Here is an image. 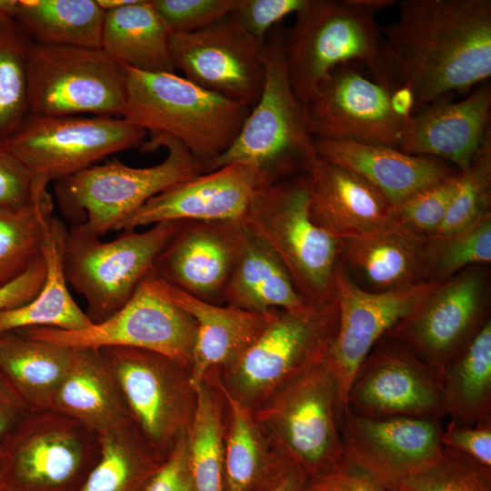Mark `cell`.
<instances>
[{
  "mask_svg": "<svg viewBox=\"0 0 491 491\" xmlns=\"http://www.w3.org/2000/svg\"><path fill=\"white\" fill-rule=\"evenodd\" d=\"M144 491H195L183 434L148 480Z\"/></svg>",
  "mask_w": 491,
  "mask_h": 491,
  "instance_id": "7dc6e473",
  "label": "cell"
},
{
  "mask_svg": "<svg viewBox=\"0 0 491 491\" xmlns=\"http://www.w3.org/2000/svg\"><path fill=\"white\" fill-rule=\"evenodd\" d=\"M165 285L171 299L196 324L190 367L191 383L195 389L208 372L224 366L250 346L276 311L256 313L227 305H215Z\"/></svg>",
  "mask_w": 491,
  "mask_h": 491,
  "instance_id": "83f0119b",
  "label": "cell"
},
{
  "mask_svg": "<svg viewBox=\"0 0 491 491\" xmlns=\"http://www.w3.org/2000/svg\"><path fill=\"white\" fill-rule=\"evenodd\" d=\"M248 236L241 220L185 221L157 256L154 272L167 285L215 305Z\"/></svg>",
  "mask_w": 491,
  "mask_h": 491,
  "instance_id": "44dd1931",
  "label": "cell"
},
{
  "mask_svg": "<svg viewBox=\"0 0 491 491\" xmlns=\"http://www.w3.org/2000/svg\"><path fill=\"white\" fill-rule=\"evenodd\" d=\"M336 298L277 309L255 341L214 372L224 389L255 410L290 380L322 362L338 328Z\"/></svg>",
  "mask_w": 491,
  "mask_h": 491,
  "instance_id": "5b68a950",
  "label": "cell"
},
{
  "mask_svg": "<svg viewBox=\"0 0 491 491\" xmlns=\"http://www.w3.org/2000/svg\"><path fill=\"white\" fill-rule=\"evenodd\" d=\"M1 476H2V457H1V448H0V482H1Z\"/></svg>",
  "mask_w": 491,
  "mask_h": 491,
  "instance_id": "680465c9",
  "label": "cell"
},
{
  "mask_svg": "<svg viewBox=\"0 0 491 491\" xmlns=\"http://www.w3.org/2000/svg\"><path fill=\"white\" fill-rule=\"evenodd\" d=\"M307 482L305 474L290 466L261 491H303Z\"/></svg>",
  "mask_w": 491,
  "mask_h": 491,
  "instance_id": "f5cc1de1",
  "label": "cell"
},
{
  "mask_svg": "<svg viewBox=\"0 0 491 491\" xmlns=\"http://www.w3.org/2000/svg\"><path fill=\"white\" fill-rule=\"evenodd\" d=\"M33 412L0 374V443Z\"/></svg>",
  "mask_w": 491,
  "mask_h": 491,
  "instance_id": "816d5d0a",
  "label": "cell"
},
{
  "mask_svg": "<svg viewBox=\"0 0 491 491\" xmlns=\"http://www.w3.org/2000/svg\"><path fill=\"white\" fill-rule=\"evenodd\" d=\"M264 184L256 165L233 163L161 192L123 219L115 231L161 222L242 220Z\"/></svg>",
  "mask_w": 491,
  "mask_h": 491,
  "instance_id": "7402d4cb",
  "label": "cell"
},
{
  "mask_svg": "<svg viewBox=\"0 0 491 491\" xmlns=\"http://www.w3.org/2000/svg\"><path fill=\"white\" fill-rule=\"evenodd\" d=\"M264 42L231 13L204 29L172 35L171 55L185 78L252 108L264 85Z\"/></svg>",
  "mask_w": 491,
  "mask_h": 491,
  "instance_id": "e0dca14e",
  "label": "cell"
},
{
  "mask_svg": "<svg viewBox=\"0 0 491 491\" xmlns=\"http://www.w3.org/2000/svg\"><path fill=\"white\" fill-rule=\"evenodd\" d=\"M340 429L346 465L392 491L435 460L443 447L439 420L372 418L346 409Z\"/></svg>",
  "mask_w": 491,
  "mask_h": 491,
  "instance_id": "ac0fdd59",
  "label": "cell"
},
{
  "mask_svg": "<svg viewBox=\"0 0 491 491\" xmlns=\"http://www.w3.org/2000/svg\"><path fill=\"white\" fill-rule=\"evenodd\" d=\"M115 376L133 423L145 443L165 457L187 432L196 406L190 367L145 349L98 348Z\"/></svg>",
  "mask_w": 491,
  "mask_h": 491,
  "instance_id": "7c38bea8",
  "label": "cell"
},
{
  "mask_svg": "<svg viewBox=\"0 0 491 491\" xmlns=\"http://www.w3.org/2000/svg\"><path fill=\"white\" fill-rule=\"evenodd\" d=\"M33 41L15 20L0 22V140L29 115V63Z\"/></svg>",
  "mask_w": 491,
  "mask_h": 491,
  "instance_id": "f35d334b",
  "label": "cell"
},
{
  "mask_svg": "<svg viewBox=\"0 0 491 491\" xmlns=\"http://www.w3.org/2000/svg\"><path fill=\"white\" fill-rule=\"evenodd\" d=\"M241 221L250 235L275 252L304 298H336L340 239L312 221L306 174L260 185Z\"/></svg>",
  "mask_w": 491,
  "mask_h": 491,
  "instance_id": "ba28073f",
  "label": "cell"
},
{
  "mask_svg": "<svg viewBox=\"0 0 491 491\" xmlns=\"http://www.w3.org/2000/svg\"><path fill=\"white\" fill-rule=\"evenodd\" d=\"M1 482L14 491H78L97 463L99 436L52 409L33 411L0 443Z\"/></svg>",
  "mask_w": 491,
  "mask_h": 491,
  "instance_id": "30bf717a",
  "label": "cell"
},
{
  "mask_svg": "<svg viewBox=\"0 0 491 491\" xmlns=\"http://www.w3.org/2000/svg\"><path fill=\"white\" fill-rule=\"evenodd\" d=\"M18 331L72 349L107 346L145 349L191 367L196 324L171 299L164 281L153 270L131 298L100 323L73 331L51 327H27Z\"/></svg>",
  "mask_w": 491,
  "mask_h": 491,
  "instance_id": "4fadbf2b",
  "label": "cell"
},
{
  "mask_svg": "<svg viewBox=\"0 0 491 491\" xmlns=\"http://www.w3.org/2000/svg\"><path fill=\"white\" fill-rule=\"evenodd\" d=\"M50 409L75 419L99 436L135 428L115 376L98 348L74 349Z\"/></svg>",
  "mask_w": 491,
  "mask_h": 491,
  "instance_id": "4316f807",
  "label": "cell"
},
{
  "mask_svg": "<svg viewBox=\"0 0 491 491\" xmlns=\"http://www.w3.org/2000/svg\"><path fill=\"white\" fill-rule=\"evenodd\" d=\"M126 99L121 117L144 129L149 139L180 142L202 165L235 142L251 107L168 72H143L123 65Z\"/></svg>",
  "mask_w": 491,
  "mask_h": 491,
  "instance_id": "7a4b0ae2",
  "label": "cell"
},
{
  "mask_svg": "<svg viewBox=\"0 0 491 491\" xmlns=\"http://www.w3.org/2000/svg\"><path fill=\"white\" fill-rule=\"evenodd\" d=\"M225 406L205 376L196 387V406L186 432L189 467L195 491H225Z\"/></svg>",
  "mask_w": 491,
  "mask_h": 491,
  "instance_id": "d590c367",
  "label": "cell"
},
{
  "mask_svg": "<svg viewBox=\"0 0 491 491\" xmlns=\"http://www.w3.org/2000/svg\"><path fill=\"white\" fill-rule=\"evenodd\" d=\"M205 376L217 387L225 406V491H261L290 466L271 448L253 409L230 396L214 370Z\"/></svg>",
  "mask_w": 491,
  "mask_h": 491,
  "instance_id": "f1b7e54d",
  "label": "cell"
},
{
  "mask_svg": "<svg viewBox=\"0 0 491 491\" xmlns=\"http://www.w3.org/2000/svg\"><path fill=\"white\" fill-rule=\"evenodd\" d=\"M171 36L151 0H134L105 12L101 48L122 65L143 72L175 73Z\"/></svg>",
  "mask_w": 491,
  "mask_h": 491,
  "instance_id": "f546056e",
  "label": "cell"
},
{
  "mask_svg": "<svg viewBox=\"0 0 491 491\" xmlns=\"http://www.w3.org/2000/svg\"><path fill=\"white\" fill-rule=\"evenodd\" d=\"M182 223L123 231L107 242L76 225L66 228L62 243L65 277L85 299V314L93 324L107 319L131 298Z\"/></svg>",
  "mask_w": 491,
  "mask_h": 491,
  "instance_id": "9c48e42d",
  "label": "cell"
},
{
  "mask_svg": "<svg viewBox=\"0 0 491 491\" xmlns=\"http://www.w3.org/2000/svg\"><path fill=\"white\" fill-rule=\"evenodd\" d=\"M372 418L446 416L441 375L399 340L384 335L351 383L346 408Z\"/></svg>",
  "mask_w": 491,
  "mask_h": 491,
  "instance_id": "2e32d148",
  "label": "cell"
},
{
  "mask_svg": "<svg viewBox=\"0 0 491 491\" xmlns=\"http://www.w3.org/2000/svg\"><path fill=\"white\" fill-rule=\"evenodd\" d=\"M306 175L310 217L330 235H364L396 222L395 205L357 174L318 156Z\"/></svg>",
  "mask_w": 491,
  "mask_h": 491,
  "instance_id": "cb8c5ba5",
  "label": "cell"
},
{
  "mask_svg": "<svg viewBox=\"0 0 491 491\" xmlns=\"http://www.w3.org/2000/svg\"><path fill=\"white\" fill-rule=\"evenodd\" d=\"M253 413L276 456L308 480L346 465L338 387L324 360L290 380Z\"/></svg>",
  "mask_w": 491,
  "mask_h": 491,
  "instance_id": "52a82bcc",
  "label": "cell"
},
{
  "mask_svg": "<svg viewBox=\"0 0 491 491\" xmlns=\"http://www.w3.org/2000/svg\"><path fill=\"white\" fill-rule=\"evenodd\" d=\"M285 25L267 34L263 45L265 80L257 103L251 108L232 145L204 169L211 172L233 163L256 165L266 184L307 174L318 158L306 107L296 97L284 53Z\"/></svg>",
  "mask_w": 491,
  "mask_h": 491,
  "instance_id": "3957f363",
  "label": "cell"
},
{
  "mask_svg": "<svg viewBox=\"0 0 491 491\" xmlns=\"http://www.w3.org/2000/svg\"><path fill=\"white\" fill-rule=\"evenodd\" d=\"M393 491H491V468L443 446L435 460L403 479Z\"/></svg>",
  "mask_w": 491,
  "mask_h": 491,
  "instance_id": "60d3db41",
  "label": "cell"
},
{
  "mask_svg": "<svg viewBox=\"0 0 491 491\" xmlns=\"http://www.w3.org/2000/svg\"><path fill=\"white\" fill-rule=\"evenodd\" d=\"M74 349L32 338L18 330L0 333V374L33 410L51 408Z\"/></svg>",
  "mask_w": 491,
  "mask_h": 491,
  "instance_id": "1f68e13d",
  "label": "cell"
},
{
  "mask_svg": "<svg viewBox=\"0 0 491 491\" xmlns=\"http://www.w3.org/2000/svg\"><path fill=\"white\" fill-rule=\"evenodd\" d=\"M225 305L249 312L301 309L310 302L299 293L275 252L248 233L224 293Z\"/></svg>",
  "mask_w": 491,
  "mask_h": 491,
  "instance_id": "4dcf8cb0",
  "label": "cell"
},
{
  "mask_svg": "<svg viewBox=\"0 0 491 491\" xmlns=\"http://www.w3.org/2000/svg\"><path fill=\"white\" fill-rule=\"evenodd\" d=\"M483 266L437 282L385 335L402 342L441 375L490 319V286Z\"/></svg>",
  "mask_w": 491,
  "mask_h": 491,
  "instance_id": "9a60e30c",
  "label": "cell"
},
{
  "mask_svg": "<svg viewBox=\"0 0 491 491\" xmlns=\"http://www.w3.org/2000/svg\"><path fill=\"white\" fill-rule=\"evenodd\" d=\"M66 226L54 217L43 247L45 276L37 295L28 303L0 313V333L27 327L80 330L93 323L69 292L63 259L62 243Z\"/></svg>",
  "mask_w": 491,
  "mask_h": 491,
  "instance_id": "d6a6232c",
  "label": "cell"
},
{
  "mask_svg": "<svg viewBox=\"0 0 491 491\" xmlns=\"http://www.w3.org/2000/svg\"><path fill=\"white\" fill-rule=\"evenodd\" d=\"M18 0H0V22L15 20Z\"/></svg>",
  "mask_w": 491,
  "mask_h": 491,
  "instance_id": "9f6ffc18",
  "label": "cell"
},
{
  "mask_svg": "<svg viewBox=\"0 0 491 491\" xmlns=\"http://www.w3.org/2000/svg\"><path fill=\"white\" fill-rule=\"evenodd\" d=\"M390 105L393 112L403 120H407L415 106V97L407 86H399L390 92Z\"/></svg>",
  "mask_w": 491,
  "mask_h": 491,
  "instance_id": "db71d44e",
  "label": "cell"
},
{
  "mask_svg": "<svg viewBox=\"0 0 491 491\" xmlns=\"http://www.w3.org/2000/svg\"><path fill=\"white\" fill-rule=\"evenodd\" d=\"M491 215V134L467 169L440 227L434 235H448L468 227Z\"/></svg>",
  "mask_w": 491,
  "mask_h": 491,
  "instance_id": "b9f144b4",
  "label": "cell"
},
{
  "mask_svg": "<svg viewBox=\"0 0 491 491\" xmlns=\"http://www.w3.org/2000/svg\"><path fill=\"white\" fill-rule=\"evenodd\" d=\"M47 185H42L28 204L0 209V286L20 276L43 256L55 217Z\"/></svg>",
  "mask_w": 491,
  "mask_h": 491,
  "instance_id": "8d00e7d4",
  "label": "cell"
},
{
  "mask_svg": "<svg viewBox=\"0 0 491 491\" xmlns=\"http://www.w3.org/2000/svg\"><path fill=\"white\" fill-rule=\"evenodd\" d=\"M356 3L364 9L373 13L393 6L397 1L394 0H356Z\"/></svg>",
  "mask_w": 491,
  "mask_h": 491,
  "instance_id": "11a10c76",
  "label": "cell"
},
{
  "mask_svg": "<svg viewBox=\"0 0 491 491\" xmlns=\"http://www.w3.org/2000/svg\"><path fill=\"white\" fill-rule=\"evenodd\" d=\"M48 184L35 176L0 140V209L28 204L38 189Z\"/></svg>",
  "mask_w": 491,
  "mask_h": 491,
  "instance_id": "f6af8a7d",
  "label": "cell"
},
{
  "mask_svg": "<svg viewBox=\"0 0 491 491\" xmlns=\"http://www.w3.org/2000/svg\"><path fill=\"white\" fill-rule=\"evenodd\" d=\"M105 15L96 0H18L15 21L36 44L101 47Z\"/></svg>",
  "mask_w": 491,
  "mask_h": 491,
  "instance_id": "e575fe53",
  "label": "cell"
},
{
  "mask_svg": "<svg viewBox=\"0 0 491 491\" xmlns=\"http://www.w3.org/2000/svg\"><path fill=\"white\" fill-rule=\"evenodd\" d=\"M460 183V172L407 197L395 206L396 222L424 236L434 235Z\"/></svg>",
  "mask_w": 491,
  "mask_h": 491,
  "instance_id": "7bdbcfd3",
  "label": "cell"
},
{
  "mask_svg": "<svg viewBox=\"0 0 491 491\" xmlns=\"http://www.w3.org/2000/svg\"><path fill=\"white\" fill-rule=\"evenodd\" d=\"M315 146L319 157L357 174L395 206L459 173L443 160L408 155L386 145L315 138Z\"/></svg>",
  "mask_w": 491,
  "mask_h": 491,
  "instance_id": "484cf974",
  "label": "cell"
},
{
  "mask_svg": "<svg viewBox=\"0 0 491 491\" xmlns=\"http://www.w3.org/2000/svg\"><path fill=\"white\" fill-rule=\"evenodd\" d=\"M160 147L167 155L153 166L132 167L112 159L55 181L61 213L72 225L101 237L152 197L203 174L202 165L174 138L145 140L140 149L150 153Z\"/></svg>",
  "mask_w": 491,
  "mask_h": 491,
  "instance_id": "8992f818",
  "label": "cell"
},
{
  "mask_svg": "<svg viewBox=\"0 0 491 491\" xmlns=\"http://www.w3.org/2000/svg\"><path fill=\"white\" fill-rule=\"evenodd\" d=\"M390 92L358 64L336 67L306 105L314 137L397 148L406 121L393 112Z\"/></svg>",
  "mask_w": 491,
  "mask_h": 491,
  "instance_id": "d6986e66",
  "label": "cell"
},
{
  "mask_svg": "<svg viewBox=\"0 0 491 491\" xmlns=\"http://www.w3.org/2000/svg\"><path fill=\"white\" fill-rule=\"evenodd\" d=\"M125 99L124 67L101 47L33 43L29 115L121 117Z\"/></svg>",
  "mask_w": 491,
  "mask_h": 491,
  "instance_id": "8fae6325",
  "label": "cell"
},
{
  "mask_svg": "<svg viewBox=\"0 0 491 491\" xmlns=\"http://www.w3.org/2000/svg\"><path fill=\"white\" fill-rule=\"evenodd\" d=\"M437 282L386 293H369L357 286L339 260L335 276L339 322L324 362L333 375L341 416L358 367L374 345L431 290Z\"/></svg>",
  "mask_w": 491,
  "mask_h": 491,
  "instance_id": "ffe728a7",
  "label": "cell"
},
{
  "mask_svg": "<svg viewBox=\"0 0 491 491\" xmlns=\"http://www.w3.org/2000/svg\"><path fill=\"white\" fill-rule=\"evenodd\" d=\"M283 42L291 85L305 105L346 64L364 65L388 88L380 25L356 0H307L291 26H285Z\"/></svg>",
  "mask_w": 491,
  "mask_h": 491,
  "instance_id": "277c9868",
  "label": "cell"
},
{
  "mask_svg": "<svg viewBox=\"0 0 491 491\" xmlns=\"http://www.w3.org/2000/svg\"><path fill=\"white\" fill-rule=\"evenodd\" d=\"M491 85L484 83L459 100L443 98L406 120L397 149L468 168L491 134Z\"/></svg>",
  "mask_w": 491,
  "mask_h": 491,
  "instance_id": "603a6c76",
  "label": "cell"
},
{
  "mask_svg": "<svg viewBox=\"0 0 491 491\" xmlns=\"http://www.w3.org/2000/svg\"><path fill=\"white\" fill-rule=\"evenodd\" d=\"M147 133L122 117L28 115L3 140L37 177L55 182L110 155L141 147Z\"/></svg>",
  "mask_w": 491,
  "mask_h": 491,
  "instance_id": "5bb4252c",
  "label": "cell"
},
{
  "mask_svg": "<svg viewBox=\"0 0 491 491\" xmlns=\"http://www.w3.org/2000/svg\"><path fill=\"white\" fill-rule=\"evenodd\" d=\"M99 437V459L78 491H144L165 457L135 427Z\"/></svg>",
  "mask_w": 491,
  "mask_h": 491,
  "instance_id": "74e56055",
  "label": "cell"
},
{
  "mask_svg": "<svg viewBox=\"0 0 491 491\" xmlns=\"http://www.w3.org/2000/svg\"><path fill=\"white\" fill-rule=\"evenodd\" d=\"M491 262V215L448 235L426 236L424 271L426 282H442L466 267Z\"/></svg>",
  "mask_w": 491,
  "mask_h": 491,
  "instance_id": "ab89813d",
  "label": "cell"
},
{
  "mask_svg": "<svg viewBox=\"0 0 491 491\" xmlns=\"http://www.w3.org/2000/svg\"><path fill=\"white\" fill-rule=\"evenodd\" d=\"M305 489V488H304ZM304 491V490H303Z\"/></svg>",
  "mask_w": 491,
  "mask_h": 491,
  "instance_id": "91938a15",
  "label": "cell"
},
{
  "mask_svg": "<svg viewBox=\"0 0 491 491\" xmlns=\"http://www.w3.org/2000/svg\"><path fill=\"white\" fill-rule=\"evenodd\" d=\"M446 416L457 426L491 420V320L441 374Z\"/></svg>",
  "mask_w": 491,
  "mask_h": 491,
  "instance_id": "836d02e7",
  "label": "cell"
},
{
  "mask_svg": "<svg viewBox=\"0 0 491 491\" xmlns=\"http://www.w3.org/2000/svg\"><path fill=\"white\" fill-rule=\"evenodd\" d=\"M426 236L395 222L376 232L340 239L338 260L351 280L369 293H386L426 283Z\"/></svg>",
  "mask_w": 491,
  "mask_h": 491,
  "instance_id": "d4e9b609",
  "label": "cell"
},
{
  "mask_svg": "<svg viewBox=\"0 0 491 491\" xmlns=\"http://www.w3.org/2000/svg\"><path fill=\"white\" fill-rule=\"evenodd\" d=\"M380 26L390 90L407 86L413 115L491 76L490 0H403Z\"/></svg>",
  "mask_w": 491,
  "mask_h": 491,
  "instance_id": "6da1fadb",
  "label": "cell"
},
{
  "mask_svg": "<svg viewBox=\"0 0 491 491\" xmlns=\"http://www.w3.org/2000/svg\"><path fill=\"white\" fill-rule=\"evenodd\" d=\"M239 3L240 0H151L172 35L208 27L233 13Z\"/></svg>",
  "mask_w": 491,
  "mask_h": 491,
  "instance_id": "ee69618b",
  "label": "cell"
},
{
  "mask_svg": "<svg viewBox=\"0 0 491 491\" xmlns=\"http://www.w3.org/2000/svg\"><path fill=\"white\" fill-rule=\"evenodd\" d=\"M0 491H14L11 489L8 486H6L5 483L0 482Z\"/></svg>",
  "mask_w": 491,
  "mask_h": 491,
  "instance_id": "6f0895ef",
  "label": "cell"
},
{
  "mask_svg": "<svg viewBox=\"0 0 491 491\" xmlns=\"http://www.w3.org/2000/svg\"><path fill=\"white\" fill-rule=\"evenodd\" d=\"M45 276V263L42 256L24 274L0 286V313L31 301L41 289Z\"/></svg>",
  "mask_w": 491,
  "mask_h": 491,
  "instance_id": "681fc988",
  "label": "cell"
},
{
  "mask_svg": "<svg viewBox=\"0 0 491 491\" xmlns=\"http://www.w3.org/2000/svg\"><path fill=\"white\" fill-rule=\"evenodd\" d=\"M307 0H240L232 13L252 35L265 41L269 31L285 17L298 12Z\"/></svg>",
  "mask_w": 491,
  "mask_h": 491,
  "instance_id": "bcb514c9",
  "label": "cell"
},
{
  "mask_svg": "<svg viewBox=\"0 0 491 491\" xmlns=\"http://www.w3.org/2000/svg\"><path fill=\"white\" fill-rule=\"evenodd\" d=\"M304 491H392L346 465L308 480Z\"/></svg>",
  "mask_w": 491,
  "mask_h": 491,
  "instance_id": "f907efd6",
  "label": "cell"
},
{
  "mask_svg": "<svg viewBox=\"0 0 491 491\" xmlns=\"http://www.w3.org/2000/svg\"><path fill=\"white\" fill-rule=\"evenodd\" d=\"M441 441L443 446L491 468V420L468 426L449 422L443 429Z\"/></svg>",
  "mask_w": 491,
  "mask_h": 491,
  "instance_id": "c3c4849f",
  "label": "cell"
}]
</instances>
